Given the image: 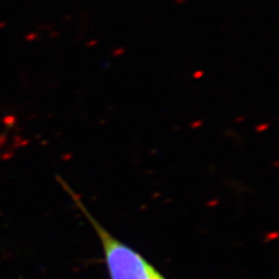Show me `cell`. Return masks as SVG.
I'll return each instance as SVG.
<instances>
[{"label": "cell", "mask_w": 279, "mask_h": 279, "mask_svg": "<svg viewBox=\"0 0 279 279\" xmlns=\"http://www.w3.org/2000/svg\"><path fill=\"white\" fill-rule=\"evenodd\" d=\"M73 204L93 228L100 243L108 279H168L147 257L107 229L88 209L70 185L58 178Z\"/></svg>", "instance_id": "obj_1"}]
</instances>
